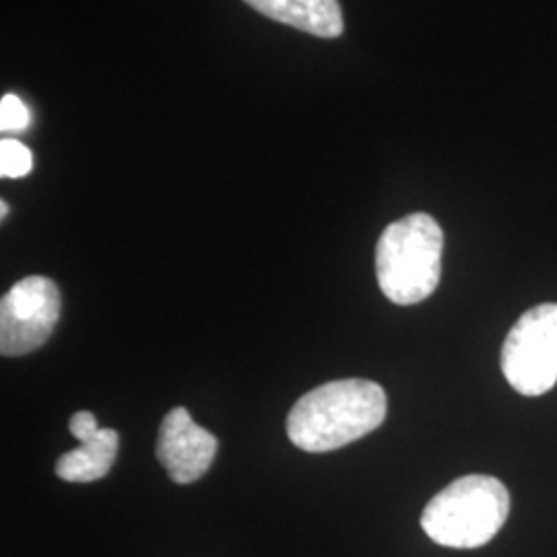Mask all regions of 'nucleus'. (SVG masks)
Returning <instances> with one entry per match:
<instances>
[{"label": "nucleus", "mask_w": 557, "mask_h": 557, "mask_svg": "<svg viewBox=\"0 0 557 557\" xmlns=\"http://www.w3.org/2000/svg\"><path fill=\"white\" fill-rule=\"evenodd\" d=\"M508 515L510 494L499 479L467 475L430 499L421 515V529L444 547L478 549L498 535Z\"/></svg>", "instance_id": "nucleus-3"}, {"label": "nucleus", "mask_w": 557, "mask_h": 557, "mask_svg": "<svg viewBox=\"0 0 557 557\" xmlns=\"http://www.w3.org/2000/svg\"><path fill=\"white\" fill-rule=\"evenodd\" d=\"M386 418V393L372 380H333L306 393L287 416V436L306 453H331L368 436Z\"/></svg>", "instance_id": "nucleus-1"}, {"label": "nucleus", "mask_w": 557, "mask_h": 557, "mask_svg": "<svg viewBox=\"0 0 557 557\" xmlns=\"http://www.w3.org/2000/svg\"><path fill=\"white\" fill-rule=\"evenodd\" d=\"M218 446V438L209 430L200 428L184 407H176L161 421L156 453L170 479L186 485L209 471Z\"/></svg>", "instance_id": "nucleus-6"}, {"label": "nucleus", "mask_w": 557, "mask_h": 557, "mask_svg": "<svg viewBox=\"0 0 557 557\" xmlns=\"http://www.w3.org/2000/svg\"><path fill=\"white\" fill-rule=\"evenodd\" d=\"M502 372L524 397H541L557 382V304L527 310L502 347Z\"/></svg>", "instance_id": "nucleus-4"}, {"label": "nucleus", "mask_w": 557, "mask_h": 557, "mask_svg": "<svg viewBox=\"0 0 557 557\" xmlns=\"http://www.w3.org/2000/svg\"><path fill=\"white\" fill-rule=\"evenodd\" d=\"M119 455V432L101 428L100 434L57 460V475L69 483H91L106 478Z\"/></svg>", "instance_id": "nucleus-8"}, {"label": "nucleus", "mask_w": 557, "mask_h": 557, "mask_svg": "<svg viewBox=\"0 0 557 557\" xmlns=\"http://www.w3.org/2000/svg\"><path fill=\"white\" fill-rule=\"evenodd\" d=\"M29 126V110L23 101L7 94L0 100V131L4 133H20Z\"/></svg>", "instance_id": "nucleus-10"}, {"label": "nucleus", "mask_w": 557, "mask_h": 557, "mask_svg": "<svg viewBox=\"0 0 557 557\" xmlns=\"http://www.w3.org/2000/svg\"><path fill=\"white\" fill-rule=\"evenodd\" d=\"M60 317V292L52 278L17 281L0 301V351L20 358L36 351L50 335Z\"/></svg>", "instance_id": "nucleus-5"}, {"label": "nucleus", "mask_w": 557, "mask_h": 557, "mask_svg": "<svg viewBox=\"0 0 557 557\" xmlns=\"http://www.w3.org/2000/svg\"><path fill=\"white\" fill-rule=\"evenodd\" d=\"M444 234L428 213H411L391 223L376 246V277L386 298L413 306L430 298L442 277Z\"/></svg>", "instance_id": "nucleus-2"}, {"label": "nucleus", "mask_w": 557, "mask_h": 557, "mask_svg": "<svg viewBox=\"0 0 557 557\" xmlns=\"http://www.w3.org/2000/svg\"><path fill=\"white\" fill-rule=\"evenodd\" d=\"M260 15L292 25L317 38H338L343 13L338 0H244Z\"/></svg>", "instance_id": "nucleus-7"}, {"label": "nucleus", "mask_w": 557, "mask_h": 557, "mask_svg": "<svg viewBox=\"0 0 557 557\" xmlns=\"http://www.w3.org/2000/svg\"><path fill=\"white\" fill-rule=\"evenodd\" d=\"M34 158L32 151L15 139L0 140V176L2 178H23L32 172Z\"/></svg>", "instance_id": "nucleus-9"}, {"label": "nucleus", "mask_w": 557, "mask_h": 557, "mask_svg": "<svg viewBox=\"0 0 557 557\" xmlns=\"http://www.w3.org/2000/svg\"><path fill=\"white\" fill-rule=\"evenodd\" d=\"M69 430H71V434H73L75 438L79 440V444L96 438L101 432V428L98 425V419L94 418V413H89V411L75 413V416L71 418V421H69Z\"/></svg>", "instance_id": "nucleus-11"}]
</instances>
